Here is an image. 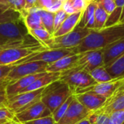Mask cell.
<instances>
[{"instance_id": "cell-1", "label": "cell", "mask_w": 124, "mask_h": 124, "mask_svg": "<svg viewBox=\"0 0 124 124\" xmlns=\"http://www.w3.org/2000/svg\"><path fill=\"white\" fill-rule=\"evenodd\" d=\"M122 39H124V23H119L100 30L91 29L89 34L82 42L72 49L75 54L102 49Z\"/></svg>"}, {"instance_id": "cell-2", "label": "cell", "mask_w": 124, "mask_h": 124, "mask_svg": "<svg viewBox=\"0 0 124 124\" xmlns=\"http://www.w3.org/2000/svg\"><path fill=\"white\" fill-rule=\"evenodd\" d=\"M36 40L29 33L23 19L0 23V46Z\"/></svg>"}, {"instance_id": "cell-3", "label": "cell", "mask_w": 124, "mask_h": 124, "mask_svg": "<svg viewBox=\"0 0 124 124\" xmlns=\"http://www.w3.org/2000/svg\"><path fill=\"white\" fill-rule=\"evenodd\" d=\"M73 94V93L69 86L58 80L44 88L41 101L49 108L52 114L60 105Z\"/></svg>"}, {"instance_id": "cell-4", "label": "cell", "mask_w": 124, "mask_h": 124, "mask_svg": "<svg viewBox=\"0 0 124 124\" xmlns=\"http://www.w3.org/2000/svg\"><path fill=\"white\" fill-rule=\"evenodd\" d=\"M60 80L69 86L73 94L97 84L89 73L76 68L62 72Z\"/></svg>"}, {"instance_id": "cell-5", "label": "cell", "mask_w": 124, "mask_h": 124, "mask_svg": "<svg viewBox=\"0 0 124 124\" xmlns=\"http://www.w3.org/2000/svg\"><path fill=\"white\" fill-rule=\"evenodd\" d=\"M91 29L76 26L72 31L58 37H53L48 45L49 49H72L78 46L90 33Z\"/></svg>"}, {"instance_id": "cell-6", "label": "cell", "mask_w": 124, "mask_h": 124, "mask_svg": "<svg viewBox=\"0 0 124 124\" xmlns=\"http://www.w3.org/2000/svg\"><path fill=\"white\" fill-rule=\"evenodd\" d=\"M44 90V88L19 94L8 99L5 103V106L15 115L40 101Z\"/></svg>"}, {"instance_id": "cell-7", "label": "cell", "mask_w": 124, "mask_h": 124, "mask_svg": "<svg viewBox=\"0 0 124 124\" xmlns=\"http://www.w3.org/2000/svg\"><path fill=\"white\" fill-rule=\"evenodd\" d=\"M45 49H49L42 45L33 46H20L3 49L0 51V66L13 65L23 58Z\"/></svg>"}, {"instance_id": "cell-8", "label": "cell", "mask_w": 124, "mask_h": 124, "mask_svg": "<svg viewBox=\"0 0 124 124\" xmlns=\"http://www.w3.org/2000/svg\"><path fill=\"white\" fill-rule=\"evenodd\" d=\"M49 65V63L42 61L30 62L15 66L13 65L7 76V80L9 84L25 76L46 72Z\"/></svg>"}, {"instance_id": "cell-9", "label": "cell", "mask_w": 124, "mask_h": 124, "mask_svg": "<svg viewBox=\"0 0 124 124\" xmlns=\"http://www.w3.org/2000/svg\"><path fill=\"white\" fill-rule=\"evenodd\" d=\"M70 54H75L72 49H45L39 52L33 53L25 58L21 59L20 60L16 62L12 65H17L20 64L36 62V61H42L49 63V65L56 62L57 60Z\"/></svg>"}, {"instance_id": "cell-10", "label": "cell", "mask_w": 124, "mask_h": 124, "mask_svg": "<svg viewBox=\"0 0 124 124\" xmlns=\"http://www.w3.org/2000/svg\"><path fill=\"white\" fill-rule=\"evenodd\" d=\"M79 58L73 68L90 73L94 69L104 65L103 49L87 51L79 54Z\"/></svg>"}, {"instance_id": "cell-11", "label": "cell", "mask_w": 124, "mask_h": 124, "mask_svg": "<svg viewBox=\"0 0 124 124\" xmlns=\"http://www.w3.org/2000/svg\"><path fill=\"white\" fill-rule=\"evenodd\" d=\"M51 115V111L40 100L22 112L15 114L13 121L24 124L28 121H33Z\"/></svg>"}, {"instance_id": "cell-12", "label": "cell", "mask_w": 124, "mask_h": 124, "mask_svg": "<svg viewBox=\"0 0 124 124\" xmlns=\"http://www.w3.org/2000/svg\"><path fill=\"white\" fill-rule=\"evenodd\" d=\"M92 112L85 108L75 97L68 110L56 124H77L87 118Z\"/></svg>"}, {"instance_id": "cell-13", "label": "cell", "mask_w": 124, "mask_h": 124, "mask_svg": "<svg viewBox=\"0 0 124 124\" xmlns=\"http://www.w3.org/2000/svg\"><path fill=\"white\" fill-rule=\"evenodd\" d=\"M46 73V72H44V73L25 76L20 79H17L14 82L8 84L5 89V94L7 100L19 94L23 93L25 91V89H26L34 81H36L38 78L44 75Z\"/></svg>"}, {"instance_id": "cell-14", "label": "cell", "mask_w": 124, "mask_h": 124, "mask_svg": "<svg viewBox=\"0 0 124 124\" xmlns=\"http://www.w3.org/2000/svg\"><path fill=\"white\" fill-rule=\"evenodd\" d=\"M124 76L122 77L114 78L113 80L110 81H108L105 83H97L94 84V86H92L90 87H88L85 89L81 90L77 94L90 92H93V93L100 94L101 96H103L108 99L113 95V94L116 91V89L124 82Z\"/></svg>"}, {"instance_id": "cell-15", "label": "cell", "mask_w": 124, "mask_h": 124, "mask_svg": "<svg viewBox=\"0 0 124 124\" xmlns=\"http://www.w3.org/2000/svg\"><path fill=\"white\" fill-rule=\"evenodd\" d=\"M76 99L88 110L94 112L102 108L105 103L107 98L100 94L86 92L74 94Z\"/></svg>"}, {"instance_id": "cell-16", "label": "cell", "mask_w": 124, "mask_h": 124, "mask_svg": "<svg viewBox=\"0 0 124 124\" xmlns=\"http://www.w3.org/2000/svg\"><path fill=\"white\" fill-rule=\"evenodd\" d=\"M124 110V93H114L107 99L104 105L94 111L96 114L109 115L113 112Z\"/></svg>"}, {"instance_id": "cell-17", "label": "cell", "mask_w": 124, "mask_h": 124, "mask_svg": "<svg viewBox=\"0 0 124 124\" xmlns=\"http://www.w3.org/2000/svg\"><path fill=\"white\" fill-rule=\"evenodd\" d=\"M102 49L104 66L107 68L124 54V39L106 46Z\"/></svg>"}, {"instance_id": "cell-18", "label": "cell", "mask_w": 124, "mask_h": 124, "mask_svg": "<svg viewBox=\"0 0 124 124\" xmlns=\"http://www.w3.org/2000/svg\"><path fill=\"white\" fill-rule=\"evenodd\" d=\"M79 54H70L57 60L56 62L50 64L48 66L46 72L62 73L68 69H70L73 67V65L79 58Z\"/></svg>"}, {"instance_id": "cell-19", "label": "cell", "mask_w": 124, "mask_h": 124, "mask_svg": "<svg viewBox=\"0 0 124 124\" xmlns=\"http://www.w3.org/2000/svg\"><path fill=\"white\" fill-rule=\"evenodd\" d=\"M61 76V73H53V72H46L42 76L38 78L36 81H34L23 92L36 91L40 89H43L52 84L54 81L60 80Z\"/></svg>"}, {"instance_id": "cell-20", "label": "cell", "mask_w": 124, "mask_h": 124, "mask_svg": "<svg viewBox=\"0 0 124 124\" xmlns=\"http://www.w3.org/2000/svg\"><path fill=\"white\" fill-rule=\"evenodd\" d=\"M20 14L28 31L37 28H44L41 19L37 12V7H34L28 10L23 9Z\"/></svg>"}, {"instance_id": "cell-21", "label": "cell", "mask_w": 124, "mask_h": 124, "mask_svg": "<svg viewBox=\"0 0 124 124\" xmlns=\"http://www.w3.org/2000/svg\"><path fill=\"white\" fill-rule=\"evenodd\" d=\"M83 12H78L68 15L60 27L53 33V37H58L72 31L79 23Z\"/></svg>"}, {"instance_id": "cell-22", "label": "cell", "mask_w": 124, "mask_h": 124, "mask_svg": "<svg viewBox=\"0 0 124 124\" xmlns=\"http://www.w3.org/2000/svg\"><path fill=\"white\" fill-rule=\"evenodd\" d=\"M23 19L20 12L10 8L8 5L0 3V23L17 21Z\"/></svg>"}, {"instance_id": "cell-23", "label": "cell", "mask_w": 124, "mask_h": 124, "mask_svg": "<svg viewBox=\"0 0 124 124\" xmlns=\"http://www.w3.org/2000/svg\"><path fill=\"white\" fill-rule=\"evenodd\" d=\"M37 12L39 15L44 28L52 35L54 33V13L46 11V9L37 7Z\"/></svg>"}, {"instance_id": "cell-24", "label": "cell", "mask_w": 124, "mask_h": 124, "mask_svg": "<svg viewBox=\"0 0 124 124\" xmlns=\"http://www.w3.org/2000/svg\"><path fill=\"white\" fill-rule=\"evenodd\" d=\"M28 33L33 38H35L42 46L48 49V45L51 43L53 36L45 28L29 30Z\"/></svg>"}, {"instance_id": "cell-25", "label": "cell", "mask_w": 124, "mask_h": 124, "mask_svg": "<svg viewBox=\"0 0 124 124\" xmlns=\"http://www.w3.org/2000/svg\"><path fill=\"white\" fill-rule=\"evenodd\" d=\"M113 78L124 76V54L110 65L105 68Z\"/></svg>"}, {"instance_id": "cell-26", "label": "cell", "mask_w": 124, "mask_h": 124, "mask_svg": "<svg viewBox=\"0 0 124 124\" xmlns=\"http://www.w3.org/2000/svg\"><path fill=\"white\" fill-rule=\"evenodd\" d=\"M108 14L97 2V7L94 12V30H100L105 25L108 18Z\"/></svg>"}, {"instance_id": "cell-27", "label": "cell", "mask_w": 124, "mask_h": 124, "mask_svg": "<svg viewBox=\"0 0 124 124\" xmlns=\"http://www.w3.org/2000/svg\"><path fill=\"white\" fill-rule=\"evenodd\" d=\"M91 76L97 83H105L110 81L114 78L110 76L104 65L100 66L89 73Z\"/></svg>"}, {"instance_id": "cell-28", "label": "cell", "mask_w": 124, "mask_h": 124, "mask_svg": "<svg viewBox=\"0 0 124 124\" xmlns=\"http://www.w3.org/2000/svg\"><path fill=\"white\" fill-rule=\"evenodd\" d=\"M97 7V1H94L88 4L86 9L83 11L81 18L77 26L81 28H85L87 23L94 17V12Z\"/></svg>"}, {"instance_id": "cell-29", "label": "cell", "mask_w": 124, "mask_h": 124, "mask_svg": "<svg viewBox=\"0 0 124 124\" xmlns=\"http://www.w3.org/2000/svg\"><path fill=\"white\" fill-rule=\"evenodd\" d=\"M73 98H74V94H73L70 97H68L61 105H60L52 113V117H53V118L56 123H57L60 120V118L64 116V114L66 113V111L68 110V109L70 103L72 102Z\"/></svg>"}, {"instance_id": "cell-30", "label": "cell", "mask_w": 124, "mask_h": 124, "mask_svg": "<svg viewBox=\"0 0 124 124\" xmlns=\"http://www.w3.org/2000/svg\"><path fill=\"white\" fill-rule=\"evenodd\" d=\"M13 65H2L0 66V92L4 91L6 86L9 84L7 80V76Z\"/></svg>"}, {"instance_id": "cell-31", "label": "cell", "mask_w": 124, "mask_h": 124, "mask_svg": "<svg viewBox=\"0 0 124 124\" xmlns=\"http://www.w3.org/2000/svg\"><path fill=\"white\" fill-rule=\"evenodd\" d=\"M68 15L63 10L60 9L56 13H54V33L60 27L62 23L66 19Z\"/></svg>"}, {"instance_id": "cell-32", "label": "cell", "mask_w": 124, "mask_h": 124, "mask_svg": "<svg viewBox=\"0 0 124 124\" xmlns=\"http://www.w3.org/2000/svg\"><path fill=\"white\" fill-rule=\"evenodd\" d=\"M104 9L105 11L110 15L116 9V5L115 3V0H95Z\"/></svg>"}, {"instance_id": "cell-33", "label": "cell", "mask_w": 124, "mask_h": 124, "mask_svg": "<svg viewBox=\"0 0 124 124\" xmlns=\"http://www.w3.org/2000/svg\"><path fill=\"white\" fill-rule=\"evenodd\" d=\"M108 116L110 124H123L124 122V110L113 112Z\"/></svg>"}, {"instance_id": "cell-34", "label": "cell", "mask_w": 124, "mask_h": 124, "mask_svg": "<svg viewBox=\"0 0 124 124\" xmlns=\"http://www.w3.org/2000/svg\"><path fill=\"white\" fill-rule=\"evenodd\" d=\"M14 118H15V113H13L5 105L0 108V120L13 121Z\"/></svg>"}, {"instance_id": "cell-35", "label": "cell", "mask_w": 124, "mask_h": 124, "mask_svg": "<svg viewBox=\"0 0 124 124\" xmlns=\"http://www.w3.org/2000/svg\"><path fill=\"white\" fill-rule=\"evenodd\" d=\"M23 124H56L52 116H49L46 117H43L41 118H38L33 121L25 122Z\"/></svg>"}, {"instance_id": "cell-36", "label": "cell", "mask_w": 124, "mask_h": 124, "mask_svg": "<svg viewBox=\"0 0 124 124\" xmlns=\"http://www.w3.org/2000/svg\"><path fill=\"white\" fill-rule=\"evenodd\" d=\"M71 1L76 12H83L89 4L85 0H71Z\"/></svg>"}, {"instance_id": "cell-37", "label": "cell", "mask_w": 124, "mask_h": 124, "mask_svg": "<svg viewBox=\"0 0 124 124\" xmlns=\"http://www.w3.org/2000/svg\"><path fill=\"white\" fill-rule=\"evenodd\" d=\"M54 1L55 0H37L35 7L46 10L49 7L52 6Z\"/></svg>"}, {"instance_id": "cell-38", "label": "cell", "mask_w": 124, "mask_h": 124, "mask_svg": "<svg viewBox=\"0 0 124 124\" xmlns=\"http://www.w3.org/2000/svg\"><path fill=\"white\" fill-rule=\"evenodd\" d=\"M62 9H63L68 15H72L73 13H76V10L73 7L72 4V1L71 0H65L63 4H62Z\"/></svg>"}, {"instance_id": "cell-39", "label": "cell", "mask_w": 124, "mask_h": 124, "mask_svg": "<svg viewBox=\"0 0 124 124\" xmlns=\"http://www.w3.org/2000/svg\"><path fill=\"white\" fill-rule=\"evenodd\" d=\"M62 4H63V2L62 1H60V0H55L54 1V3L52 4V6L46 9V11L52 12V13H56L59 10L62 9Z\"/></svg>"}, {"instance_id": "cell-40", "label": "cell", "mask_w": 124, "mask_h": 124, "mask_svg": "<svg viewBox=\"0 0 124 124\" xmlns=\"http://www.w3.org/2000/svg\"><path fill=\"white\" fill-rule=\"evenodd\" d=\"M96 115H97V119L94 124H110L108 115H105V114H96Z\"/></svg>"}, {"instance_id": "cell-41", "label": "cell", "mask_w": 124, "mask_h": 124, "mask_svg": "<svg viewBox=\"0 0 124 124\" xmlns=\"http://www.w3.org/2000/svg\"><path fill=\"white\" fill-rule=\"evenodd\" d=\"M37 0H25V9L28 10L35 7Z\"/></svg>"}, {"instance_id": "cell-42", "label": "cell", "mask_w": 124, "mask_h": 124, "mask_svg": "<svg viewBox=\"0 0 124 124\" xmlns=\"http://www.w3.org/2000/svg\"><path fill=\"white\" fill-rule=\"evenodd\" d=\"M7 100V98L5 94V90L0 92V108L5 105Z\"/></svg>"}, {"instance_id": "cell-43", "label": "cell", "mask_w": 124, "mask_h": 124, "mask_svg": "<svg viewBox=\"0 0 124 124\" xmlns=\"http://www.w3.org/2000/svg\"><path fill=\"white\" fill-rule=\"evenodd\" d=\"M114 93H124V82L119 86V87L116 89V91Z\"/></svg>"}, {"instance_id": "cell-44", "label": "cell", "mask_w": 124, "mask_h": 124, "mask_svg": "<svg viewBox=\"0 0 124 124\" xmlns=\"http://www.w3.org/2000/svg\"><path fill=\"white\" fill-rule=\"evenodd\" d=\"M89 115H90V114H89ZM77 124H92V123L90 122V120H89V116H88L87 118L83 119L82 121H81L79 123H78Z\"/></svg>"}, {"instance_id": "cell-45", "label": "cell", "mask_w": 124, "mask_h": 124, "mask_svg": "<svg viewBox=\"0 0 124 124\" xmlns=\"http://www.w3.org/2000/svg\"><path fill=\"white\" fill-rule=\"evenodd\" d=\"M16 1L17 0H7V5H8L10 8H12Z\"/></svg>"}, {"instance_id": "cell-46", "label": "cell", "mask_w": 124, "mask_h": 124, "mask_svg": "<svg viewBox=\"0 0 124 124\" xmlns=\"http://www.w3.org/2000/svg\"><path fill=\"white\" fill-rule=\"evenodd\" d=\"M120 23H124V6L122 9V13H121V19H120Z\"/></svg>"}, {"instance_id": "cell-47", "label": "cell", "mask_w": 124, "mask_h": 124, "mask_svg": "<svg viewBox=\"0 0 124 124\" xmlns=\"http://www.w3.org/2000/svg\"><path fill=\"white\" fill-rule=\"evenodd\" d=\"M7 122H9L8 121H6V120H0V124H4Z\"/></svg>"}, {"instance_id": "cell-48", "label": "cell", "mask_w": 124, "mask_h": 124, "mask_svg": "<svg viewBox=\"0 0 124 124\" xmlns=\"http://www.w3.org/2000/svg\"><path fill=\"white\" fill-rule=\"evenodd\" d=\"M0 3L7 4V0H0Z\"/></svg>"}, {"instance_id": "cell-49", "label": "cell", "mask_w": 124, "mask_h": 124, "mask_svg": "<svg viewBox=\"0 0 124 124\" xmlns=\"http://www.w3.org/2000/svg\"><path fill=\"white\" fill-rule=\"evenodd\" d=\"M88 4H90L91 2H92V1H95V0H85Z\"/></svg>"}, {"instance_id": "cell-50", "label": "cell", "mask_w": 124, "mask_h": 124, "mask_svg": "<svg viewBox=\"0 0 124 124\" xmlns=\"http://www.w3.org/2000/svg\"><path fill=\"white\" fill-rule=\"evenodd\" d=\"M11 124H21V123H17V122H15V121H12V122H11Z\"/></svg>"}, {"instance_id": "cell-51", "label": "cell", "mask_w": 124, "mask_h": 124, "mask_svg": "<svg viewBox=\"0 0 124 124\" xmlns=\"http://www.w3.org/2000/svg\"><path fill=\"white\" fill-rule=\"evenodd\" d=\"M11 122L12 121H9V122H7V123H5V124H11Z\"/></svg>"}, {"instance_id": "cell-52", "label": "cell", "mask_w": 124, "mask_h": 124, "mask_svg": "<svg viewBox=\"0 0 124 124\" xmlns=\"http://www.w3.org/2000/svg\"><path fill=\"white\" fill-rule=\"evenodd\" d=\"M123 124H124V123H123Z\"/></svg>"}]
</instances>
